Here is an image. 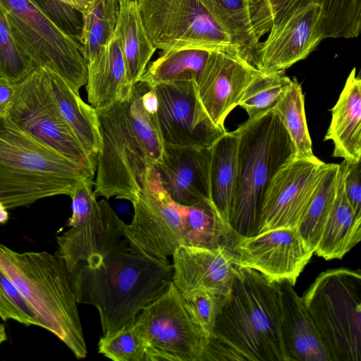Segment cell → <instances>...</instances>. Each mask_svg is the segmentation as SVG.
Here are the masks:
<instances>
[{"instance_id": "6da1fadb", "label": "cell", "mask_w": 361, "mask_h": 361, "mask_svg": "<svg viewBox=\"0 0 361 361\" xmlns=\"http://www.w3.org/2000/svg\"><path fill=\"white\" fill-rule=\"evenodd\" d=\"M279 283L235 266L231 292L209 337L205 361H286Z\"/></svg>"}, {"instance_id": "7a4b0ae2", "label": "cell", "mask_w": 361, "mask_h": 361, "mask_svg": "<svg viewBox=\"0 0 361 361\" xmlns=\"http://www.w3.org/2000/svg\"><path fill=\"white\" fill-rule=\"evenodd\" d=\"M78 303L94 307L102 336L133 324L142 310L168 287L172 264L131 249L128 244L96 267L84 262L69 272Z\"/></svg>"}, {"instance_id": "3957f363", "label": "cell", "mask_w": 361, "mask_h": 361, "mask_svg": "<svg viewBox=\"0 0 361 361\" xmlns=\"http://www.w3.org/2000/svg\"><path fill=\"white\" fill-rule=\"evenodd\" d=\"M96 166L66 157L0 114V201L6 208L29 206L59 195L71 197L94 183Z\"/></svg>"}, {"instance_id": "277c9868", "label": "cell", "mask_w": 361, "mask_h": 361, "mask_svg": "<svg viewBox=\"0 0 361 361\" xmlns=\"http://www.w3.org/2000/svg\"><path fill=\"white\" fill-rule=\"evenodd\" d=\"M0 267L36 313L42 328L78 359L87 355L70 274L63 259L46 251L18 252L0 244Z\"/></svg>"}, {"instance_id": "5b68a950", "label": "cell", "mask_w": 361, "mask_h": 361, "mask_svg": "<svg viewBox=\"0 0 361 361\" xmlns=\"http://www.w3.org/2000/svg\"><path fill=\"white\" fill-rule=\"evenodd\" d=\"M238 138L236 176L229 224L242 236L257 233L261 207L277 171L295 158L291 140L271 109L234 130Z\"/></svg>"}, {"instance_id": "8992f818", "label": "cell", "mask_w": 361, "mask_h": 361, "mask_svg": "<svg viewBox=\"0 0 361 361\" xmlns=\"http://www.w3.org/2000/svg\"><path fill=\"white\" fill-rule=\"evenodd\" d=\"M302 298L331 361H361L360 271L327 269Z\"/></svg>"}, {"instance_id": "52a82bcc", "label": "cell", "mask_w": 361, "mask_h": 361, "mask_svg": "<svg viewBox=\"0 0 361 361\" xmlns=\"http://www.w3.org/2000/svg\"><path fill=\"white\" fill-rule=\"evenodd\" d=\"M126 99L96 109L102 148L96 157L93 192L96 197H116L133 203L154 165L132 126Z\"/></svg>"}, {"instance_id": "ba28073f", "label": "cell", "mask_w": 361, "mask_h": 361, "mask_svg": "<svg viewBox=\"0 0 361 361\" xmlns=\"http://www.w3.org/2000/svg\"><path fill=\"white\" fill-rule=\"evenodd\" d=\"M18 48L35 64L79 90L87 80L81 45L59 29L32 0H0Z\"/></svg>"}, {"instance_id": "9c48e42d", "label": "cell", "mask_w": 361, "mask_h": 361, "mask_svg": "<svg viewBox=\"0 0 361 361\" xmlns=\"http://www.w3.org/2000/svg\"><path fill=\"white\" fill-rule=\"evenodd\" d=\"M93 186L85 184L71 197L70 228L56 238V255L63 260L69 272L80 262L96 267L109 254L128 244L123 237L126 223L106 200H97Z\"/></svg>"}, {"instance_id": "30bf717a", "label": "cell", "mask_w": 361, "mask_h": 361, "mask_svg": "<svg viewBox=\"0 0 361 361\" xmlns=\"http://www.w3.org/2000/svg\"><path fill=\"white\" fill-rule=\"evenodd\" d=\"M135 324L146 341L148 361H205L209 338L172 281L142 310Z\"/></svg>"}, {"instance_id": "8fae6325", "label": "cell", "mask_w": 361, "mask_h": 361, "mask_svg": "<svg viewBox=\"0 0 361 361\" xmlns=\"http://www.w3.org/2000/svg\"><path fill=\"white\" fill-rule=\"evenodd\" d=\"M144 27L156 49L198 48L235 56L227 35L201 0H137Z\"/></svg>"}, {"instance_id": "7c38bea8", "label": "cell", "mask_w": 361, "mask_h": 361, "mask_svg": "<svg viewBox=\"0 0 361 361\" xmlns=\"http://www.w3.org/2000/svg\"><path fill=\"white\" fill-rule=\"evenodd\" d=\"M6 116L20 129L66 157L96 166V157L84 149L61 114L47 70L37 67L18 83Z\"/></svg>"}, {"instance_id": "4fadbf2b", "label": "cell", "mask_w": 361, "mask_h": 361, "mask_svg": "<svg viewBox=\"0 0 361 361\" xmlns=\"http://www.w3.org/2000/svg\"><path fill=\"white\" fill-rule=\"evenodd\" d=\"M133 204V219L123 228L128 245L151 258L168 261L184 245V226L176 204L162 188L154 168Z\"/></svg>"}, {"instance_id": "5bb4252c", "label": "cell", "mask_w": 361, "mask_h": 361, "mask_svg": "<svg viewBox=\"0 0 361 361\" xmlns=\"http://www.w3.org/2000/svg\"><path fill=\"white\" fill-rule=\"evenodd\" d=\"M224 247L235 266L254 269L270 281H287L293 286L314 255L297 228H279L252 236L233 231Z\"/></svg>"}, {"instance_id": "9a60e30c", "label": "cell", "mask_w": 361, "mask_h": 361, "mask_svg": "<svg viewBox=\"0 0 361 361\" xmlns=\"http://www.w3.org/2000/svg\"><path fill=\"white\" fill-rule=\"evenodd\" d=\"M149 86L157 99L156 120L164 144L208 148L227 131L215 126L206 114L195 81Z\"/></svg>"}, {"instance_id": "2e32d148", "label": "cell", "mask_w": 361, "mask_h": 361, "mask_svg": "<svg viewBox=\"0 0 361 361\" xmlns=\"http://www.w3.org/2000/svg\"><path fill=\"white\" fill-rule=\"evenodd\" d=\"M325 165L316 157L294 158L283 166L265 194L256 234L279 228H297Z\"/></svg>"}, {"instance_id": "e0dca14e", "label": "cell", "mask_w": 361, "mask_h": 361, "mask_svg": "<svg viewBox=\"0 0 361 361\" xmlns=\"http://www.w3.org/2000/svg\"><path fill=\"white\" fill-rule=\"evenodd\" d=\"M322 6L311 4L272 25L261 42L257 68L263 73L284 72L305 59L324 39Z\"/></svg>"}, {"instance_id": "ac0fdd59", "label": "cell", "mask_w": 361, "mask_h": 361, "mask_svg": "<svg viewBox=\"0 0 361 361\" xmlns=\"http://www.w3.org/2000/svg\"><path fill=\"white\" fill-rule=\"evenodd\" d=\"M260 73L231 53L210 51L196 84L198 99L215 126L226 130L227 116L238 106L245 88Z\"/></svg>"}, {"instance_id": "d6986e66", "label": "cell", "mask_w": 361, "mask_h": 361, "mask_svg": "<svg viewBox=\"0 0 361 361\" xmlns=\"http://www.w3.org/2000/svg\"><path fill=\"white\" fill-rule=\"evenodd\" d=\"M211 147L164 144L154 168L162 188L175 203L188 206L200 201H211Z\"/></svg>"}, {"instance_id": "ffe728a7", "label": "cell", "mask_w": 361, "mask_h": 361, "mask_svg": "<svg viewBox=\"0 0 361 361\" xmlns=\"http://www.w3.org/2000/svg\"><path fill=\"white\" fill-rule=\"evenodd\" d=\"M201 1L230 39L237 56L257 68L260 39L272 25L266 2L264 0Z\"/></svg>"}, {"instance_id": "44dd1931", "label": "cell", "mask_w": 361, "mask_h": 361, "mask_svg": "<svg viewBox=\"0 0 361 361\" xmlns=\"http://www.w3.org/2000/svg\"><path fill=\"white\" fill-rule=\"evenodd\" d=\"M171 281L180 293L208 291L229 295L235 266L224 246L181 245L173 255Z\"/></svg>"}, {"instance_id": "7402d4cb", "label": "cell", "mask_w": 361, "mask_h": 361, "mask_svg": "<svg viewBox=\"0 0 361 361\" xmlns=\"http://www.w3.org/2000/svg\"><path fill=\"white\" fill-rule=\"evenodd\" d=\"M279 283L281 304L280 329L286 361H331L302 297L288 281Z\"/></svg>"}, {"instance_id": "603a6c76", "label": "cell", "mask_w": 361, "mask_h": 361, "mask_svg": "<svg viewBox=\"0 0 361 361\" xmlns=\"http://www.w3.org/2000/svg\"><path fill=\"white\" fill-rule=\"evenodd\" d=\"M324 140L333 142L332 156L361 161V80L356 68L350 71L334 106Z\"/></svg>"}, {"instance_id": "cb8c5ba5", "label": "cell", "mask_w": 361, "mask_h": 361, "mask_svg": "<svg viewBox=\"0 0 361 361\" xmlns=\"http://www.w3.org/2000/svg\"><path fill=\"white\" fill-rule=\"evenodd\" d=\"M85 85L88 102L95 109L110 106L130 95L132 87L127 80L126 64L116 28L97 68L87 75Z\"/></svg>"}, {"instance_id": "d4e9b609", "label": "cell", "mask_w": 361, "mask_h": 361, "mask_svg": "<svg viewBox=\"0 0 361 361\" xmlns=\"http://www.w3.org/2000/svg\"><path fill=\"white\" fill-rule=\"evenodd\" d=\"M116 30L126 64L127 80L133 87L138 82L157 50L144 27L137 0H118Z\"/></svg>"}, {"instance_id": "484cf974", "label": "cell", "mask_w": 361, "mask_h": 361, "mask_svg": "<svg viewBox=\"0 0 361 361\" xmlns=\"http://www.w3.org/2000/svg\"><path fill=\"white\" fill-rule=\"evenodd\" d=\"M361 240V218L349 204L339 176L335 201L314 254L325 260L341 259Z\"/></svg>"}, {"instance_id": "4316f807", "label": "cell", "mask_w": 361, "mask_h": 361, "mask_svg": "<svg viewBox=\"0 0 361 361\" xmlns=\"http://www.w3.org/2000/svg\"><path fill=\"white\" fill-rule=\"evenodd\" d=\"M55 101L64 120L69 125L84 149L97 157L102 148V137L96 109L86 104L60 77L49 72Z\"/></svg>"}, {"instance_id": "83f0119b", "label": "cell", "mask_w": 361, "mask_h": 361, "mask_svg": "<svg viewBox=\"0 0 361 361\" xmlns=\"http://www.w3.org/2000/svg\"><path fill=\"white\" fill-rule=\"evenodd\" d=\"M238 138L235 131H226L211 147L209 193L221 216L229 223L231 213L237 160Z\"/></svg>"}, {"instance_id": "f1b7e54d", "label": "cell", "mask_w": 361, "mask_h": 361, "mask_svg": "<svg viewBox=\"0 0 361 361\" xmlns=\"http://www.w3.org/2000/svg\"><path fill=\"white\" fill-rule=\"evenodd\" d=\"M118 0H93L82 13L83 26L80 39L81 53L87 75L96 71L117 26Z\"/></svg>"}, {"instance_id": "f546056e", "label": "cell", "mask_w": 361, "mask_h": 361, "mask_svg": "<svg viewBox=\"0 0 361 361\" xmlns=\"http://www.w3.org/2000/svg\"><path fill=\"white\" fill-rule=\"evenodd\" d=\"M176 206L183 222L184 245L207 247L225 246L233 230L211 201H200L188 206L176 204Z\"/></svg>"}, {"instance_id": "4dcf8cb0", "label": "cell", "mask_w": 361, "mask_h": 361, "mask_svg": "<svg viewBox=\"0 0 361 361\" xmlns=\"http://www.w3.org/2000/svg\"><path fill=\"white\" fill-rule=\"evenodd\" d=\"M339 164H326L297 226L303 240L314 252L336 196Z\"/></svg>"}, {"instance_id": "1f68e13d", "label": "cell", "mask_w": 361, "mask_h": 361, "mask_svg": "<svg viewBox=\"0 0 361 361\" xmlns=\"http://www.w3.org/2000/svg\"><path fill=\"white\" fill-rule=\"evenodd\" d=\"M211 51L180 48L162 51L147 67L140 81L149 85L176 81H198Z\"/></svg>"}, {"instance_id": "d6a6232c", "label": "cell", "mask_w": 361, "mask_h": 361, "mask_svg": "<svg viewBox=\"0 0 361 361\" xmlns=\"http://www.w3.org/2000/svg\"><path fill=\"white\" fill-rule=\"evenodd\" d=\"M287 131L296 159H314L309 133L305 98L300 83L294 78L283 96L271 109Z\"/></svg>"}, {"instance_id": "836d02e7", "label": "cell", "mask_w": 361, "mask_h": 361, "mask_svg": "<svg viewBox=\"0 0 361 361\" xmlns=\"http://www.w3.org/2000/svg\"><path fill=\"white\" fill-rule=\"evenodd\" d=\"M284 72L260 73L248 84L238 106L253 118L273 109L291 83Z\"/></svg>"}, {"instance_id": "e575fe53", "label": "cell", "mask_w": 361, "mask_h": 361, "mask_svg": "<svg viewBox=\"0 0 361 361\" xmlns=\"http://www.w3.org/2000/svg\"><path fill=\"white\" fill-rule=\"evenodd\" d=\"M98 352L114 361H148L146 341L135 323L102 336Z\"/></svg>"}, {"instance_id": "d590c367", "label": "cell", "mask_w": 361, "mask_h": 361, "mask_svg": "<svg viewBox=\"0 0 361 361\" xmlns=\"http://www.w3.org/2000/svg\"><path fill=\"white\" fill-rule=\"evenodd\" d=\"M36 67L18 47L0 5V78L16 84Z\"/></svg>"}, {"instance_id": "8d00e7d4", "label": "cell", "mask_w": 361, "mask_h": 361, "mask_svg": "<svg viewBox=\"0 0 361 361\" xmlns=\"http://www.w3.org/2000/svg\"><path fill=\"white\" fill-rule=\"evenodd\" d=\"M180 294L190 316L209 338L216 318L229 295L208 291H193Z\"/></svg>"}, {"instance_id": "74e56055", "label": "cell", "mask_w": 361, "mask_h": 361, "mask_svg": "<svg viewBox=\"0 0 361 361\" xmlns=\"http://www.w3.org/2000/svg\"><path fill=\"white\" fill-rule=\"evenodd\" d=\"M0 317L26 326H41L37 316L15 283L0 267Z\"/></svg>"}, {"instance_id": "f35d334b", "label": "cell", "mask_w": 361, "mask_h": 361, "mask_svg": "<svg viewBox=\"0 0 361 361\" xmlns=\"http://www.w3.org/2000/svg\"><path fill=\"white\" fill-rule=\"evenodd\" d=\"M32 1L59 29L80 43L83 26L81 12L58 0Z\"/></svg>"}, {"instance_id": "ab89813d", "label": "cell", "mask_w": 361, "mask_h": 361, "mask_svg": "<svg viewBox=\"0 0 361 361\" xmlns=\"http://www.w3.org/2000/svg\"><path fill=\"white\" fill-rule=\"evenodd\" d=\"M339 169L346 198L355 215L361 218V161L343 160Z\"/></svg>"}, {"instance_id": "60d3db41", "label": "cell", "mask_w": 361, "mask_h": 361, "mask_svg": "<svg viewBox=\"0 0 361 361\" xmlns=\"http://www.w3.org/2000/svg\"><path fill=\"white\" fill-rule=\"evenodd\" d=\"M270 11L272 25H277L297 10L311 4L323 5L325 0H264Z\"/></svg>"}, {"instance_id": "b9f144b4", "label": "cell", "mask_w": 361, "mask_h": 361, "mask_svg": "<svg viewBox=\"0 0 361 361\" xmlns=\"http://www.w3.org/2000/svg\"><path fill=\"white\" fill-rule=\"evenodd\" d=\"M18 83L0 78V114L6 115L15 97Z\"/></svg>"}, {"instance_id": "7bdbcfd3", "label": "cell", "mask_w": 361, "mask_h": 361, "mask_svg": "<svg viewBox=\"0 0 361 361\" xmlns=\"http://www.w3.org/2000/svg\"><path fill=\"white\" fill-rule=\"evenodd\" d=\"M79 11L82 13L87 11L92 4L93 0H58Z\"/></svg>"}, {"instance_id": "ee69618b", "label": "cell", "mask_w": 361, "mask_h": 361, "mask_svg": "<svg viewBox=\"0 0 361 361\" xmlns=\"http://www.w3.org/2000/svg\"><path fill=\"white\" fill-rule=\"evenodd\" d=\"M8 219L7 209L0 201V224H5Z\"/></svg>"}, {"instance_id": "f6af8a7d", "label": "cell", "mask_w": 361, "mask_h": 361, "mask_svg": "<svg viewBox=\"0 0 361 361\" xmlns=\"http://www.w3.org/2000/svg\"><path fill=\"white\" fill-rule=\"evenodd\" d=\"M7 339L5 326L0 323V346Z\"/></svg>"}]
</instances>
